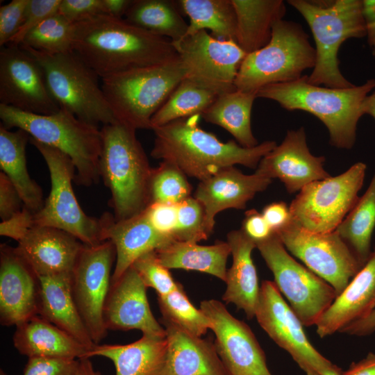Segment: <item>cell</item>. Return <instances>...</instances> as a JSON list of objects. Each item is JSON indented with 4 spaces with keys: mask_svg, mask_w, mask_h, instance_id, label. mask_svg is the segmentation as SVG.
Here are the masks:
<instances>
[{
    "mask_svg": "<svg viewBox=\"0 0 375 375\" xmlns=\"http://www.w3.org/2000/svg\"><path fill=\"white\" fill-rule=\"evenodd\" d=\"M61 0H29L22 25L8 44L19 45L25 36L49 17L58 12Z\"/></svg>",
    "mask_w": 375,
    "mask_h": 375,
    "instance_id": "cell-44",
    "label": "cell"
},
{
    "mask_svg": "<svg viewBox=\"0 0 375 375\" xmlns=\"http://www.w3.org/2000/svg\"><path fill=\"white\" fill-rule=\"evenodd\" d=\"M177 3L190 19L185 36L208 29L217 39L235 41L236 15L231 0H179Z\"/></svg>",
    "mask_w": 375,
    "mask_h": 375,
    "instance_id": "cell-36",
    "label": "cell"
},
{
    "mask_svg": "<svg viewBox=\"0 0 375 375\" xmlns=\"http://www.w3.org/2000/svg\"><path fill=\"white\" fill-rule=\"evenodd\" d=\"M133 0H103L106 13L116 18H123Z\"/></svg>",
    "mask_w": 375,
    "mask_h": 375,
    "instance_id": "cell-56",
    "label": "cell"
},
{
    "mask_svg": "<svg viewBox=\"0 0 375 375\" xmlns=\"http://www.w3.org/2000/svg\"><path fill=\"white\" fill-rule=\"evenodd\" d=\"M147 288L156 290L158 296L166 295L178 285L169 272L160 261L156 251L140 256L131 265Z\"/></svg>",
    "mask_w": 375,
    "mask_h": 375,
    "instance_id": "cell-43",
    "label": "cell"
},
{
    "mask_svg": "<svg viewBox=\"0 0 375 375\" xmlns=\"http://www.w3.org/2000/svg\"><path fill=\"white\" fill-rule=\"evenodd\" d=\"M187 176L175 165L162 161L153 168L149 183V204L177 205L191 197L192 186Z\"/></svg>",
    "mask_w": 375,
    "mask_h": 375,
    "instance_id": "cell-41",
    "label": "cell"
},
{
    "mask_svg": "<svg viewBox=\"0 0 375 375\" xmlns=\"http://www.w3.org/2000/svg\"><path fill=\"white\" fill-rule=\"evenodd\" d=\"M227 242L233 257L231 267L227 269L226 290L222 299L233 303L245 312L248 319L255 317L260 288L251 253L256 243L241 230L227 234Z\"/></svg>",
    "mask_w": 375,
    "mask_h": 375,
    "instance_id": "cell-27",
    "label": "cell"
},
{
    "mask_svg": "<svg viewBox=\"0 0 375 375\" xmlns=\"http://www.w3.org/2000/svg\"><path fill=\"white\" fill-rule=\"evenodd\" d=\"M144 212L149 222L157 231L173 238L177 222V205L153 203L149 204Z\"/></svg>",
    "mask_w": 375,
    "mask_h": 375,
    "instance_id": "cell-48",
    "label": "cell"
},
{
    "mask_svg": "<svg viewBox=\"0 0 375 375\" xmlns=\"http://www.w3.org/2000/svg\"><path fill=\"white\" fill-rule=\"evenodd\" d=\"M217 97L211 90L185 78L151 118V130L178 119L201 117Z\"/></svg>",
    "mask_w": 375,
    "mask_h": 375,
    "instance_id": "cell-38",
    "label": "cell"
},
{
    "mask_svg": "<svg viewBox=\"0 0 375 375\" xmlns=\"http://www.w3.org/2000/svg\"><path fill=\"white\" fill-rule=\"evenodd\" d=\"M375 331V310L366 318L355 322L344 329L340 333L351 335L365 336Z\"/></svg>",
    "mask_w": 375,
    "mask_h": 375,
    "instance_id": "cell-54",
    "label": "cell"
},
{
    "mask_svg": "<svg viewBox=\"0 0 375 375\" xmlns=\"http://www.w3.org/2000/svg\"><path fill=\"white\" fill-rule=\"evenodd\" d=\"M33 226V213L24 207L16 215L1 222L0 235L12 238L18 242Z\"/></svg>",
    "mask_w": 375,
    "mask_h": 375,
    "instance_id": "cell-50",
    "label": "cell"
},
{
    "mask_svg": "<svg viewBox=\"0 0 375 375\" xmlns=\"http://www.w3.org/2000/svg\"><path fill=\"white\" fill-rule=\"evenodd\" d=\"M15 247L39 278L71 274L84 247L70 233L49 226H33Z\"/></svg>",
    "mask_w": 375,
    "mask_h": 375,
    "instance_id": "cell-23",
    "label": "cell"
},
{
    "mask_svg": "<svg viewBox=\"0 0 375 375\" xmlns=\"http://www.w3.org/2000/svg\"><path fill=\"white\" fill-rule=\"evenodd\" d=\"M0 104L38 115L60 109L49 90L42 67L21 45L1 47Z\"/></svg>",
    "mask_w": 375,
    "mask_h": 375,
    "instance_id": "cell-17",
    "label": "cell"
},
{
    "mask_svg": "<svg viewBox=\"0 0 375 375\" xmlns=\"http://www.w3.org/2000/svg\"><path fill=\"white\" fill-rule=\"evenodd\" d=\"M0 375H7L4 371L1 369Z\"/></svg>",
    "mask_w": 375,
    "mask_h": 375,
    "instance_id": "cell-60",
    "label": "cell"
},
{
    "mask_svg": "<svg viewBox=\"0 0 375 375\" xmlns=\"http://www.w3.org/2000/svg\"><path fill=\"white\" fill-rule=\"evenodd\" d=\"M307 22L315 44L316 60L308 82L345 88L354 85L342 74L338 58L342 43L366 36L360 0H289Z\"/></svg>",
    "mask_w": 375,
    "mask_h": 375,
    "instance_id": "cell-5",
    "label": "cell"
},
{
    "mask_svg": "<svg viewBox=\"0 0 375 375\" xmlns=\"http://www.w3.org/2000/svg\"><path fill=\"white\" fill-rule=\"evenodd\" d=\"M0 119L5 128L22 129L35 141L67 155L75 166L77 184L89 187L99 181L101 133L98 126L62 108L55 113L38 115L0 104Z\"/></svg>",
    "mask_w": 375,
    "mask_h": 375,
    "instance_id": "cell-6",
    "label": "cell"
},
{
    "mask_svg": "<svg viewBox=\"0 0 375 375\" xmlns=\"http://www.w3.org/2000/svg\"><path fill=\"white\" fill-rule=\"evenodd\" d=\"M374 88V78L360 85L333 88L311 84L307 75H303L294 81L265 86L258 91L257 97L273 100L289 111L312 114L326 127L332 146L350 149L362 116V103Z\"/></svg>",
    "mask_w": 375,
    "mask_h": 375,
    "instance_id": "cell-3",
    "label": "cell"
},
{
    "mask_svg": "<svg viewBox=\"0 0 375 375\" xmlns=\"http://www.w3.org/2000/svg\"><path fill=\"white\" fill-rule=\"evenodd\" d=\"M174 240L196 242L209 238L205 228V212L201 203L190 197L177 204V222Z\"/></svg>",
    "mask_w": 375,
    "mask_h": 375,
    "instance_id": "cell-42",
    "label": "cell"
},
{
    "mask_svg": "<svg viewBox=\"0 0 375 375\" xmlns=\"http://www.w3.org/2000/svg\"><path fill=\"white\" fill-rule=\"evenodd\" d=\"M58 12L72 24L97 15H107L103 0H61Z\"/></svg>",
    "mask_w": 375,
    "mask_h": 375,
    "instance_id": "cell-47",
    "label": "cell"
},
{
    "mask_svg": "<svg viewBox=\"0 0 375 375\" xmlns=\"http://www.w3.org/2000/svg\"><path fill=\"white\" fill-rule=\"evenodd\" d=\"M288 251L341 294L362 267L336 231L314 233L291 222L276 232Z\"/></svg>",
    "mask_w": 375,
    "mask_h": 375,
    "instance_id": "cell-13",
    "label": "cell"
},
{
    "mask_svg": "<svg viewBox=\"0 0 375 375\" xmlns=\"http://www.w3.org/2000/svg\"><path fill=\"white\" fill-rule=\"evenodd\" d=\"M48 167L51 190L41 209L33 214L34 226H49L65 231L86 245L105 240L106 215L100 218L85 213L72 188L76 175L71 158L60 150L31 138Z\"/></svg>",
    "mask_w": 375,
    "mask_h": 375,
    "instance_id": "cell-10",
    "label": "cell"
},
{
    "mask_svg": "<svg viewBox=\"0 0 375 375\" xmlns=\"http://www.w3.org/2000/svg\"><path fill=\"white\" fill-rule=\"evenodd\" d=\"M375 228V172L365 194L336 228L361 267L367 261Z\"/></svg>",
    "mask_w": 375,
    "mask_h": 375,
    "instance_id": "cell-37",
    "label": "cell"
},
{
    "mask_svg": "<svg viewBox=\"0 0 375 375\" xmlns=\"http://www.w3.org/2000/svg\"><path fill=\"white\" fill-rule=\"evenodd\" d=\"M320 375H342L341 369L334 364L325 367L320 373Z\"/></svg>",
    "mask_w": 375,
    "mask_h": 375,
    "instance_id": "cell-59",
    "label": "cell"
},
{
    "mask_svg": "<svg viewBox=\"0 0 375 375\" xmlns=\"http://www.w3.org/2000/svg\"><path fill=\"white\" fill-rule=\"evenodd\" d=\"M156 252L160 262L169 269L197 271L226 281V262L231 254L227 242L217 241L214 244L203 246L174 240Z\"/></svg>",
    "mask_w": 375,
    "mask_h": 375,
    "instance_id": "cell-33",
    "label": "cell"
},
{
    "mask_svg": "<svg viewBox=\"0 0 375 375\" xmlns=\"http://www.w3.org/2000/svg\"><path fill=\"white\" fill-rule=\"evenodd\" d=\"M200 117L196 115L153 128L151 156L175 165L186 176L201 181L235 165L257 168L260 160L277 145L275 141H265L245 148L234 140L222 142L200 128Z\"/></svg>",
    "mask_w": 375,
    "mask_h": 375,
    "instance_id": "cell-2",
    "label": "cell"
},
{
    "mask_svg": "<svg viewBox=\"0 0 375 375\" xmlns=\"http://www.w3.org/2000/svg\"><path fill=\"white\" fill-rule=\"evenodd\" d=\"M158 303L162 315V322L170 323L197 337H201L211 328L210 320L190 302L180 283L170 293L158 296Z\"/></svg>",
    "mask_w": 375,
    "mask_h": 375,
    "instance_id": "cell-39",
    "label": "cell"
},
{
    "mask_svg": "<svg viewBox=\"0 0 375 375\" xmlns=\"http://www.w3.org/2000/svg\"><path fill=\"white\" fill-rule=\"evenodd\" d=\"M315 60V47L302 26L283 19L274 25L268 44L247 54L241 62L236 90L258 92L269 85L296 81L313 69Z\"/></svg>",
    "mask_w": 375,
    "mask_h": 375,
    "instance_id": "cell-8",
    "label": "cell"
},
{
    "mask_svg": "<svg viewBox=\"0 0 375 375\" xmlns=\"http://www.w3.org/2000/svg\"><path fill=\"white\" fill-rule=\"evenodd\" d=\"M255 317L270 338L291 356L306 375H320L332 364L308 340L303 325L274 282H262Z\"/></svg>",
    "mask_w": 375,
    "mask_h": 375,
    "instance_id": "cell-16",
    "label": "cell"
},
{
    "mask_svg": "<svg viewBox=\"0 0 375 375\" xmlns=\"http://www.w3.org/2000/svg\"><path fill=\"white\" fill-rule=\"evenodd\" d=\"M236 15L235 42L247 53L270 41L274 25L286 12L282 0H231Z\"/></svg>",
    "mask_w": 375,
    "mask_h": 375,
    "instance_id": "cell-31",
    "label": "cell"
},
{
    "mask_svg": "<svg viewBox=\"0 0 375 375\" xmlns=\"http://www.w3.org/2000/svg\"><path fill=\"white\" fill-rule=\"evenodd\" d=\"M21 46L42 67L49 90L60 108L96 126L117 122L101 78L74 52L49 54Z\"/></svg>",
    "mask_w": 375,
    "mask_h": 375,
    "instance_id": "cell-9",
    "label": "cell"
},
{
    "mask_svg": "<svg viewBox=\"0 0 375 375\" xmlns=\"http://www.w3.org/2000/svg\"><path fill=\"white\" fill-rule=\"evenodd\" d=\"M240 229L256 243L267 239L274 233L262 213L255 209L247 210L245 212Z\"/></svg>",
    "mask_w": 375,
    "mask_h": 375,
    "instance_id": "cell-51",
    "label": "cell"
},
{
    "mask_svg": "<svg viewBox=\"0 0 375 375\" xmlns=\"http://www.w3.org/2000/svg\"><path fill=\"white\" fill-rule=\"evenodd\" d=\"M185 76L178 56L162 63L106 76L101 83L117 122L136 130L151 129V118Z\"/></svg>",
    "mask_w": 375,
    "mask_h": 375,
    "instance_id": "cell-7",
    "label": "cell"
},
{
    "mask_svg": "<svg viewBox=\"0 0 375 375\" xmlns=\"http://www.w3.org/2000/svg\"><path fill=\"white\" fill-rule=\"evenodd\" d=\"M78 360L31 357L24 369L23 375H76Z\"/></svg>",
    "mask_w": 375,
    "mask_h": 375,
    "instance_id": "cell-46",
    "label": "cell"
},
{
    "mask_svg": "<svg viewBox=\"0 0 375 375\" xmlns=\"http://www.w3.org/2000/svg\"><path fill=\"white\" fill-rule=\"evenodd\" d=\"M39 278L15 247H0V322L18 325L38 315Z\"/></svg>",
    "mask_w": 375,
    "mask_h": 375,
    "instance_id": "cell-21",
    "label": "cell"
},
{
    "mask_svg": "<svg viewBox=\"0 0 375 375\" xmlns=\"http://www.w3.org/2000/svg\"><path fill=\"white\" fill-rule=\"evenodd\" d=\"M366 169L358 162L341 174L303 188L289 206L292 222L310 232L335 231L358 200Z\"/></svg>",
    "mask_w": 375,
    "mask_h": 375,
    "instance_id": "cell-12",
    "label": "cell"
},
{
    "mask_svg": "<svg viewBox=\"0 0 375 375\" xmlns=\"http://www.w3.org/2000/svg\"><path fill=\"white\" fill-rule=\"evenodd\" d=\"M136 131L118 122L103 125L101 129L99 169L110 192L109 204L116 221L138 215L149 205L153 168Z\"/></svg>",
    "mask_w": 375,
    "mask_h": 375,
    "instance_id": "cell-4",
    "label": "cell"
},
{
    "mask_svg": "<svg viewBox=\"0 0 375 375\" xmlns=\"http://www.w3.org/2000/svg\"><path fill=\"white\" fill-rule=\"evenodd\" d=\"M256 248L274 275L278 290L303 326H315L338 294L324 279L295 260L274 232Z\"/></svg>",
    "mask_w": 375,
    "mask_h": 375,
    "instance_id": "cell-11",
    "label": "cell"
},
{
    "mask_svg": "<svg viewBox=\"0 0 375 375\" xmlns=\"http://www.w3.org/2000/svg\"><path fill=\"white\" fill-rule=\"evenodd\" d=\"M166 353V338L142 335L138 340L126 344H97L88 356L110 360L115 375H162Z\"/></svg>",
    "mask_w": 375,
    "mask_h": 375,
    "instance_id": "cell-30",
    "label": "cell"
},
{
    "mask_svg": "<svg viewBox=\"0 0 375 375\" xmlns=\"http://www.w3.org/2000/svg\"><path fill=\"white\" fill-rule=\"evenodd\" d=\"M375 310V250L315 325L323 338L366 318Z\"/></svg>",
    "mask_w": 375,
    "mask_h": 375,
    "instance_id": "cell-24",
    "label": "cell"
},
{
    "mask_svg": "<svg viewBox=\"0 0 375 375\" xmlns=\"http://www.w3.org/2000/svg\"><path fill=\"white\" fill-rule=\"evenodd\" d=\"M105 215V240L112 242L116 252L111 283L117 281L140 256L159 250L174 241L172 237L157 231L144 211L119 221L109 213Z\"/></svg>",
    "mask_w": 375,
    "mask_h": 375,
    "instance_id": "cell-25",
    "label": "cell"
},
{
    "mask_svg": "<svg viewBox=\"0 0 375 375\" xmlns=\"http://www.w3.org/2000/svg\"><path fill=\"white\" fill-rule=\"evenodd\" d=\"M172 44L185 78L217 96L236 90L235 78L247 53L235 40H219L203 30Z\"/></svg>",
    "mask_w": 375,
    "mask_h": 375,
    "instance_id": "cell-14",
    "label": "cell"
},
{
    "mask_svg": "<svg viewBox=\"0 0 375 375\" xmlns=\"http://www.w3.org/2000/svg\"><path fill=\"white\" fill-rule=\"evenodd\" d=\"M325 158L312 155L303 127L287 131L282 142L260 161L256 172L270 179L278 178L287 191L299 192L307 185L330 176L324 168Z\"/></svg>",
    "mask_w": 375,
    "mask_h": 375,
    "instance_id": "cell-19",
    "label": "cell"
},
{
    "mask_svg": "<svg viewBox=\"0 0 375 375\" xmlns=\"http://www.w3.org/2000/svg\"><path fill=\"white\" fill-rule=\"evenodd\" d=\"M71 274L39 277L38 315L63 330L90 350L93 342L74 299Z\"/></svg>",
    "mask_w": 375,
    "mask_h": 375,
    "instance_id": "cell-28",
    "label": "cell"
},
{
    "mask_svg": "<svg viewBox=\"0 0 375 375\" xmlns=\"http://www.w3.org/2000/svg\"><path fill=\"white\" fill-rule=\"evenodd\" d=\"M256 98V92L236 90L222 94L217 96L201 117L207 122L224 128L242 147H254L259 143L252 133L251 115Z\"/></svg>",
    "mask_w": 375,
    "mask_h": 375,
    "instance_id": "cell-34",
    "label": "cell"
},
{
    "mask_svg": "<svg viewBox=\"0 0 375 375\" xmlns=\"http://www.w3.org/2000/svg\"><path fill=\"white\" fill-rule=\"evenodd\" d=\"M13 345L22 355L79 360L89 358L88 347L74 337L36 315L16 326Z\"/></svg>",
    "mask_w": 375,
    "mask_h": 375,
    "instance_id": "cell-29",
    "label": "cell"
},
{
    "mask_svg": "<svg viewBox=\"0 0 375 375\" xmlns=\"http://www.w3.org/2000/svg\"><path fill=\"white\" fill-rule=\"evenodd\" d=\"M272 180L256 172L244 174L233 166L200 181L194 197L204 209L208 235L210 236L213 232L218 212L230 208L245 209L247 203L267 189Z\"/></svg>",
    "mask_w": 375,
    "mask_h": 375,
    "instance_id": "cell-22",
    "label": "cell"
},
{
    "mask_svg": "<svg viewBox=\"0 0 375 375\" xmlns=\"http://www.w3.org/2000/svg\"><path fill=\"white\" fill-rule=\"evenodd\" d=\"M124 19L138 27L172 42L182 39L188 28L177 1L133 0Z\"/></svg>",
    "mask_w": 375,
    "mask_h": 375,
    "instance_id": "cell-35",
    "label": "cell"
},
{
    "mask_svg": "<svg viewBox=\"0 0 375 375\" xmlns=\"http://www.w3.org/2000/svg\"><path fill=\"white\" fill-rule=\"evenodd\" d=\"M200 309L211 322L214 344L228 375H272L262 349L246 323L216 299L202 301Z\"/></svg>",
    "mask_w": 375,
    "mask_h": 375,
    "instance_id": "cell-18",
    "label": "cell"
},
{
    "mask_svg": "<svg viewBox=\"0 0 375 375\" xmlns=\"http://www.w3.org/2000/svg\"><path fill=\"white\" fill-rule=\"evenodd\" d=\"M342 375H375V353H369L357 362H353Z\"/></svg>",
    "mask_w": 375,
    "mask_h": 375,
    "instance_id": "cell-55",
    "label": "cell"
},
{
    "mask_svg": "<svg viewBox=\"0 0 375 375\" xmlns=\"http://www.w3.org/2000/svg\"><path fill=\"white\" fill-rule=\"evenodd\" d=\"M361 111L363 115H369L375 120V90L369 93L364 99Z\"/></svg>",
    "mask_w": 375,
    "mask_h": 375,
    "instance_id": "cell-58",
    "label": "cell"
},
{
    "mask_svg": "<svg viewBox=\"0 0 375 375\" xmlns=\"http://www.w3.org/2000/svg\"><path fill=\"white\" fill-rule=\"evenodd\" d=\"M74 24L58 12L49 17L31 31L19 45L49 54L72 51Z\"/></svg>",
    "mask_w": 375,
    "mask_h": 375,
    "instance_id": "cell-40",
    "label": "cell"
},
{
    "mask_svg": "<svg viewBox=\"0 0 375 375\" xmlns=\"http://www.w3.org/2000/svg\"><path fill=\"white\" fill-rule=\"evenodd\" d=\"M147 287L131 266L111 283L103 309L106 329H137L142 335L166 338L165 327L154 317L147 295Z\"/></svg>",
    "mask_w": 375,
    "mask_h": 375,
    "instance_id": "cell-20",
    "label": "cell"
},
{
    "mask_svg": "<svg viewBox=\"0 0 375 375\" xmlns=\"http://www.w3.org/2000/svg\"><path fill=\"white\" fill-rule=\"evenodd\" d=\"M115 259V249L110 240L92 246L84 244L72 273L74 299L96 344L106 337L108 331L103 320V309Z\"/></svg>",
    "mask_w": 375,
    "mask_h": 375,
    "instance_id": "cell-15",
    "label": "cell"
},
{
    "mask_svg": "<svg viewBox=\"0 0 375 375\" xmlns=\"http://www.w3.org/2000/svg\"><path fill=\"white\" fill-rule=\"evenodd\" d=\"M29 0H12L0 7V47L8 44L23 24Z\"/></svg>",
    "mask_w": 375,
    "mask_h": 375,
    "instance_id": "cell-45",
    "label": "cell"
},
{
    "mask_svg": "<svg viewBox=\"0 0 375 375\" xmlns=\"http://www.w3.org/2000/svg\"><path fill=\"white\" fill-rule=\"evenodd\" d=\"M23 201L8 176L0 172V217L5 221L20 212Z\"/></svg>",
    "mask_w": 375,
    "mask_h": 375,
    "instance_id": "cell-49",
    "label": "cell"
},
{
    "mask_svg": "<svg viewBox=\"0 0 375 375\" xmlns=\"http://www.w3.org/2000/svg\"><path fill=\"white\" fill-rule=\"evenodd\" d=\"M76 375H101V374L94 368L90 358H84L78 360Z\"/></svg>",
    "mask_w": 375,
    "mask_h": 375,
    "instance_id": "cell-57",
    "label": "cell"
},
{
    "mask_svg": "<svg viewBox=\"0 0 375 375\" xmlns=\"http://www.w3.org/2000/svg\"><path fill=\"white\" fill-rule=\"evenodd\" d=\"M362 8L366 36L375 58V0H362Z\"/></svg>",
    "mask_w": 375,
    "mask_h": 375,
    "instance_id": "cell-53",
    "label": "cell"
},
{
    "mask_svg": "<svg viewBox=\"0 0 375 375\" xmlns=\"http://www.w3.org/2000/svg\"><path fill=\"white\" fill-rule=\"evenodd\" d=\"M72 51L101 78L178 56L171 40L108 15L74 24Z\"/></svg>",
    "mask_w": 375,
    "mask_h": 375,
    "instance_id": "cell-1",
    "label": "cell"
},
{
    "mask_svg": "<svg viewBox=\"0 0 375 375\" xmlns=\"http://www.w3.org/2000/svg\"><path fill=\"white\" fill-rule=\"evenodd\" d=\"M262 215L274 232L283 228L292 221L290 206L283 201L267 205L263 208Z\"/></svg>",
    "mask_w": 375,
    "mask_h": 375,
    "instance_id": "cell-52",
    "label": "cell"
},
{
    "mask_svg": "<svg viewBox=\"0 0 375 375\" xmlns=\"http://www.w3.org/2000/svg\"><path fill=\"white\" fill-rule=\"evenodd\" d=\"M29 134L17 128L15 131L0 124V167L17 189L24 207L33 214L43 206L41 187L30 176L26 157Z\"/></svg>",
    "mask_w": 375,
    "mask_h": 375,
    "instance_id": "cell-32",
    "label": "cell"
},
{
    "mask_svg": "<svg viewBox=\"0 0 375 375\" xmlns=\"http://www.w3.org/2000/svg\"><path fill=\"white\" fill-rule=\"evenodd\" d=\"M162 323L167 340L162 375H228L214 344L170 323Z\"/></svg>",
    "mask_w": 375,
    "mask_h": 375,
    "instance_id": "cell-26",
    "label": "cell"
}]
</instances>
